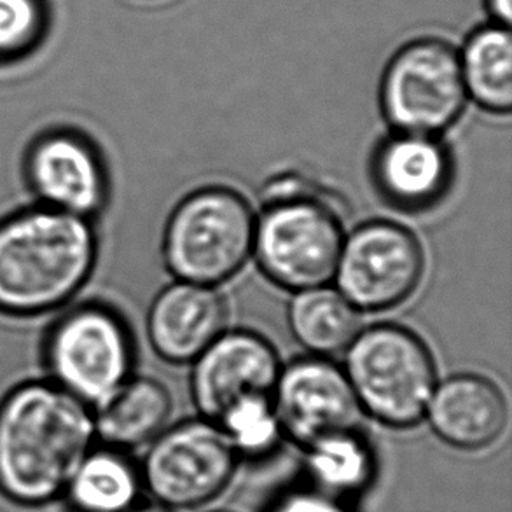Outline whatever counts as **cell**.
<instances>
[{
  "mask_svg": "<svg viewBox=\"0 0 512 512\" xmlns=\"http://www.w3.org/2000/svg\"><path fill=\"white\" fill-rule=\"evenodd\" d=\"M95 444L91 406L48 378L23 381L0 401V495L23 509L62 500Z\"/></svg>",
  "mask_w": 512,
  "mask_h": 512,
  "instance_id": "6da1fadb",
  "label": "cell"
},
{
  "mask_svg": "<svg viewBox=\"0 0 512 512\" xmlns=\"http://www.w3.org/2000/svg\"><path fill=\"white\" fill-rule=\"evenodd\" d=\"M100 257L95 221L30 203L0 219V313L49 317L90 284Z\"/></svg>",
  "mask_w": 512,
  "mask_h": 512,
  "instance_id": "7a4b0ae2",
  "label": "cell"
},
{
  "mask_svg": "<svg viewBox=\"0 0 512 512\" xmlns=\"http://www.w3.org/2000/svg\"><path fill=\"white\" fill-rule=\"evenodd\" d=\"M254 238L256 214L249 201L228 187H203L173 208L161 252L175 280L219 287L249 263Z\"/></svg>",
  "mask_w": 512,
  "mask_h": 512,
  "instance_id": "3957f363",
  "label": "cell"
},
{
  "mask_svg": "<svg viewBox=\"0 0 512 512\" xmlns=\"http://www.w3.org/2000/svg\"><path fill=\"white\" fill-rule=\"evenodd\" d=\"M346 378L360 411L390 429H411L425 418L437 385L429 346L395 324L362 329L345 352Z\"/></svg>",
  "mask_w": 512,
  "mask_h": 512,
  "instance_id": "277c9868",
  "label": "cell"
},
{
  "mask_svg": "<svg viewBox=\"0 0 512 512\" xmlns=\"http://www.w3.org/2000/svg\"><path fill=\"white\" fill-rule=\"evenodd\" d=\"M42 360L46 378L97 408L135 369V343L125 317L102 301L60 310L49 322Z\"/></svg>",
  "mask_w": 512,
  "mask_h": 512,
  "instance_id": "5b68a950",
  "label": "cell"
},
{
  "mask_svg": "<svg viewBox=\"0 0 512 512\" xmlns=\"http://www.w3.org/2000/svg\"><path fill=\"white\" fill-rule=\"evenodd\" d=\"M345 236L336 205L313 189L264 203L252 257L278 287L315 289L333 284Z\"/></svg>",
  "mask_w": 512,
  "mask_h": 512,
  "instance_id": "8992f818",
  "label": "cell"
},
{
  "mask_svg": "<svg viewBox=\"0 0 512 512\" xmlns=\"http://www.w3.org/2000/svg\"><path fill=\"white\" fill-rule=\"evenodd\" d=\"M467 102L460 55L437 37L402 46L381 77V112L394 132L439 137L462 118Z\"/></svg>",
  "mask_w": 512,
  "mask_h": 512,
  "instance_id": "52a82bcc",
  "label": "cell"
},
{
  "mask_svg": "<svg viewBox=\"0 0 512 512\" xmlns=\"http://www.w3.org/2000/svg\"><path fill=\"white\" fill-rule=\"evenodd\" d=\"M140 464L144 490L165 509H196L228 488L240 455L208 420H187L147 444Z\"/></svg>",
  "mask_w": 512,
  "mask_h": 512,
  "instance_id": "ba28073f",
  "label": "cell"
},
{
  "mask_svg": "<svg viewBox=\"0 0 512 512\" xmlns=\"http://www.w3.org/2000/svg\"><path fill=\"white\" fill-rule=\"evenodd\" d=\"M425 254L413 231L392 221H369L346 233L333 285L360 313L385 312L415 294Z\"/></svg>",
  "mask_w": 512,
  "mask_h": 512,
  "instance_id": "9c48e42d",
  "label": "cell"
},
{
  "mask_svg": "<svg viewBox=\"0 0 512 512\" xmlns=\"http://www.w3.org/2000/svg\"><path fill=\"white\" fill-rule=\"evenodd\" d=\"M23 180L37 205L91 221L111 198V173L100 146L74 126H53L30 140Z\"/></svg>",
  "mask_w": 512,
  "mask_h": 512,
  "instance_id": "30bf717a",
  "label": "cell"
},
{
  "mask_svg": "<svg viewBox=\"0 0 512 512\" xmlns=\"http://www.w3.org/2000/svg\"><path fill=\"white\" fill-rule=\"evenodd\" d=\"M271 397L284 436L301 448L357 427L362 415L345 369L326 357L310 355L282 366Z\"/></svg>",
  "mask_w": 512,
  "mask_h": 512,
  "instance_id": "8fae6325",
  "label": "cell"
},
{
  "mask_svg": "<svg viewBox=\"0 0 512 512\" xmlns=\"http://www.w3.org/2000/svg\"><path fill=\"white\" fill-rule=\"evenodd\" d=\"M191 364L194 406L212 423L245 397L273 395L282 369L275 346L245 329H226Z\"/></svg>",
  "mask_w": 512,
  "mask_h": 512,
  "instance_id": "7c38bea8",
  "label": "cell"
},
{
  "mask_svg": "<svg viewBox=\"0 0 512 512\" xmlns=\"http://www.w3.org/2000/svg\"><path fill=\"white\" fill-rule=\"evenodd\" d=\"M228 326V303L219 287L175 280L147 310V338L160 359L191 364Z\"/></svg>",
  "mask_w": 512,
  "mask_h": 512,
  "instance_id": "4fadbf2b",
  "label": "cell"
},
{
  "mask_svg": "<svg viewBox=\"0 0 512 512\" xmlns=\"http://www.w3.org/2000/svg\"><path fill=\"white\" fill-rule=\"evenodd\" d=\"M371 177L390 207L422 212L443 200L453 177V163L439 137L394 132L376 147Z\"/></svg>",
  "mask_w": 512,
  "mask_h": 512,
  "instance_id": "5bb4252c",
  "label": "cell"
},
{
  "mask_svg": "<svg viewBox=\"0 0 512 512\" xmlns=\"http://www.w3.org/2000/svg\"><path fill=\"white\" fill-rule=\"evenodd\" d=\"M425 418L444 444L479 451L499 441L509 420L506 395L481 374L458 373L437 381Z\"/></svg>",
  "mask_w": 512,
  "mask_h": 512,
  "instance_id": "9a60e30c",
  "label": "cell"
},
{
  "mask_svg": "<svg viewBox=\"0 0 512 512\" xmlns=\"http://www.w3.org/2000/svg\"><path fill=\"white\" fill-rule=\"evenodd\" d=\"M173 401L168 388L149 376H132L93 408L97 443L132 451L167 429Z\"/></svg>",
  "mask_w": 512,
  "mask_h": 512,
  "instance_id": "2e32d148",
  "label": "cell"
},
{
  "mask_svg": "<svg viewBox=\"0 0 512 512\" xmlns=\"http://www.w3.org/2000/svg\"><path fill=\"white\" fill-rule=\"evenodd\" d=\"M144 492L130 451L95 444L72 474L62 500L69 512H130Z\"/></svg>",
  "mask_w": 512,
  "mask_h": 512,
  "instance_id": "e0dca14e",
  "label": "cell"
},
{
  "mask_svg": "<svg viewBox=\"0 0 512 512\" xmlns=\"http://www.w3.org/2000/svg\"><path fill=\"white\" fill-rule=\"evenodd\" d=\"M287 322L306 352L326 359L345 353L362 331L359 310L333 285L292 292Z\"/></svg>",
  "mask_w": 512,
  "mask_h": 512,
  "instance_id": "ac0fdd59",
  "label": "cell"
},
{
  "mask_svg": "<svg viewBox=\"0 0 512 512\" xmlns=\"http://www.w3.org/2000/svg\"><path fill=\"white\" fill-rule=\"evenodd\" d=\"M303 450L315 490L346 502L373 485L376 455L359 427L319 437Z\"/></svg>",
  "mask_w": 512,
  "mask_h": 512,
  "instance_id": "d6986e66",
  "label": "cell"
},
{
  "mask_svg": "<svg viewBox=\"0 0 512 512\" xmlns=\"http://www.w3.org/2000/svg\"><path fill=\"white\" fill-rule=\"evenodd\" d=\"M467 97L492 114L512 109V41L509 27L497 23L472 32L460 55Z\"/></svg>",
  "mask_w": 512,
  "mask_h": 512,
  "instance_id": "ffe728a7",
  "label": "cell"
},
{
  "mask_svg": "<svg viewBox=\"0 0 512 512\" xmlns=\"http://www.w3.org/2000/svg\"><path fill=\"white\" fill-rule=\"evenodd\" d=\"M215 425L242 457H261L277 446L284 430L271 395H252L235 402Z\"/></svg>",
  "mask_w": 512,
  "mask_h": 512,
  "instance_id": "44dd1931",
  "label": "cell"
},
{
  "mask_svg": "<svg viewBox=\"0 0 512 512\" xmlns=\"http://www.w3.org/2000/svg\"><path fill=\"white\" fill-rule=\"evenodd\" d=\"M42 27V0H0V60L27 53Z\"/></svg>",
  "mask_w": 512,
  "mask_h": 512,
  "instance_id": "7402d4cb",
  "label": "cell"
},
{
  "mask_svg": "<svg viewBox=\"0 0 512 512\" xmlns=\"http://www.w3.org/2000/svg\"><path fill=\"white\" fill-rule=\"evenodd\" d=\"M270 512H352L345 500L334 499L319 490L292 492L278 500Z\"/></svg>",
  "mask_w": 512,
  "mask_h": 512,
  "instance_id": "603a6c76",
  "label": "cell"
},
{
  "mask_svg": "<svg viewBox=\"0 0 512 512\" xmlns=\"http://www.w3.org/2000/svg\"><path fill=\"white\" fill-rule=\"evenodd\" d=\"M486 11L492 16L493 23L509 27L511 23L512 0H485Z\"/></svg>",
  "mask_w": 512,
  "mask_h": 512,
  "instance_id": "cb8c5ba5",
  "label": "cell"
},
{
  "mask_svg": "<svg viewBox=\"0 0 512 512\" xmlns=\"http://www.w3.org/2000/svg\"><path fill=\"white\" fill-rule=\"evenodd\" d=\"M130 512H167V509L161 506H142V504H139V506L135 507V509Z\"/></svg>",
  "mask_w": 512,
  "mask_h": 512,
  "instance_id": "d4e9b609",
  "label": "cell"
},
{
  "mask_svg": "<svg viewBox=\"0 0 512 512\" xmlns=\"http://www.w3.org/2000/svg\"><path fill=\"white\" fill-rule=\"evenodd\" d=\"M214 512H228V511H214Z\"/></svg>",
  "mask_w": 512,
  "mask_h": 512,
  "instance_id": "484cf974",
  "label": "cell"
}]
</instances>
